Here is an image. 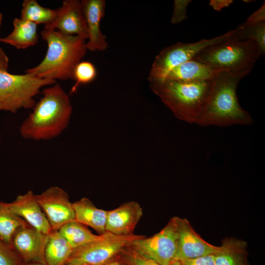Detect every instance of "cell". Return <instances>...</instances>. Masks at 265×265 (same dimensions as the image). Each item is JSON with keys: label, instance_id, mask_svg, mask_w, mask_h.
Instances as JSON below:
<instances>
[{"label": "cell", "instance_id": "cell-1", "mask_svg": "<svg viewBox=\"0 0 265 265\" xmlns=\"http://www.w3.org/2000/svg\"><path fill=\"white\" fill-rule=\"evenodd\" d=\"M249 73L219 72L212 79L204 107L195 124L201 126L247 125L253 122L238 103L237 89Z\"/></svg>", "mask_w": 265, "mask_h": 265}, {"label": "cell", "instance_id": "cell-2", "mask_svg": "<svg viewBox=\"0 0 265 265\" xmlns=\"http://www.w3.org/2000/svg\"><path fill=\"white\" fill-rule=\"evenodd\" d=\"M42 97L19 128L21 136L32 140H48L59 136L69 125L72 106L59 84L44 89Z\"/></svg>", "mask_w": 265, "mask_h": 265}, {"label": "cell", "instance_id": "cell-3", "mask_svg": "<svg viewBox=\"0 0 265 265\" xmlns=\"http://www.w3.org/2000/svg\"><path fill=\"white\" fill-rule=\"evenodd\" d=\"M41 35L48 44L46 54L40 63L26 73L54 80L73 79L75 68L86 53L85 40L55 30L44 29Z\"/></svg>", "mask_w": 265, "mask_h": 265}, {"label": "cell", "instance_id": "cell-4", "mask_svg": "<svg viewBox=\"0 0 265 265\" xmlns=\"http://www.w3.org/2000/svg\"><path fill=\"white\" fill-rule=\"evenodd\" d=\"M212 80L185 82L166 78H148L150 89L176 118L195 124L205 105Z\"/></svg>", "mask_w": 265, "mask_h": 265}, {"label": "cell", "instance_id": "cell-5", "mask_svg": "<svg viewBox=\"0 0 265 265\" xmlns=\"http://www.w3.org/2000/svg\"><path fill=\"white\" fill-rule=\"evenodd\" d=\"M232 36L206 48L193 59L218 71L250 73L261 52L254 42L238 41Z\"/></svg>", "mask_w": 265, "mask_h": 265}, {"label": "cell", "instance_id": "cell-6", "mask_svg": "<svg viewBox=\"0 0 265 265\" xmlns=\"http://www.w3.org/2000/svg\"><path fill=\"white\" fill-rule=\"evenodd\" d=\"M55 83L26 73L14 75L0 70V110L14 113L21 108H33L36 104L34 97L40 89Z\"/></svg>", "mask_w": 265, "mask_h": 265}, {"label": "cell", "instance_id": "cell-7", "mask_svg": "<svg viewBox=\"0 0 265 265\" xmlns=\"http://www.w3.org/2000/svg\"><path fill=\"white\" fill-rule=\"evenodd\" d=\"M178 242L177 218L174 216L158 233L149 238L142 236L128 247L161 265H171L177 260Z\"/></svg>", "mask_w": 265, "mask_h": 265}, {"label": "cell", "instance_id": "cell-8", "mask_svg": "<svg viewBox=\"0 0 265 265\" xmlns=\"http://www.w3.org/2000/svg\"><path fill=\"white\" fill-rule=\"evenodd\" d=\"M235 30L194 43L178 42L162 50L156 55L148 77L163 78L173 68L192 60L206 48L232 36Z\"/></svg>", "mask_w": 265, "mask_h": 265}, {"label": "cell", "instance_id": "cell-9", "mask_svg": "<svg viewBox=\"0 0 265 265\" xmlns=\"http://www.w3.org/2000/svg\"><path fill=\"white\" fill-rule=\"evenodd\" d=\"M141 237L134 234L118 236L106 232L102 239L74 249L65 265H100Z\"/></svg>", "mask_w": 265, "mask_h": 265}, {"label": "cell", "instance_id": "cell-10", "mask_svg": "<svg viewBox=\"0 0 265 265\" xmlns=\"http://www.w3.org/2000/svg\"><path fill=\"white\" fill-rule=\"evenodd\" d=\"M35 197L52 230H58L66 223L75 220L73 203L68 193L61 187L51 186L35 194Z\"/></svg>", "mask_w": 265, "mask_h": 265}, {"label": "cell", "instance_id": "cell-11", "mask_svg": "<svg viewBox=\"0 0 265 265\" xmlns=\"http://www.w3.org/2000/svg\"><path fill=\"white\" fill-rule=\"evenodd\" d=\"M48 235L29 224L20 228L14 234L11 244L24 263L39 262L47 265L44 250Z\"/></svg>", "mask_w": 265, "mask_h": 265}, {"label": "cell", "instance_id": "cell-12", "mask_svg": "<svg viewBox=\"0 0 265 265\" xmlns=\"http://www.w3.org/2000/svg\"><path fill=\"white\" fill-rule=\"evenodd\" d=\"M179 234L177 260L197 258L215 254L222 250L205 241L194 230L186 218L176 216Z\"/></svg>", "mask_w": 265, "mask_h": 265}, {"label": "cell", "instance_id": "cell-13", "mask_svg": "<svg viewBox=\"0 0 265 265\" xmlns=\"http://www.w3.org/2000/svg\"><path fill=\"white\" fill-rule=\"evenodd\" d=\"M46 30L57 29L68 35H77L84 39L88 35L86 22L82 13L81 2L78 0H65L57 9L54 20L44 26Z\"/></svg>", "mask_w": 265, "mask_h": 265}, {"label": "cell", "instance_id": "cell-14", "mask_svg": "<svg viewBox=\"0 0 265 265\" xmlns=\"http://www.w3.org/2000/svg\"><path fill=\"white\" fill-rule=\"evenodd\" d=\"M80 2L88 35L86 49L92 52L104 51L108 44L106 35L101 31L100 24L105 15L106 2L105 0H83Z\"/></svg>", "mask_w": 265, "mask_h": 265}, {"label": "cell", "instance_id": "cell-15", "mask_svg": "<svg viewBox=\"0 0 265 265\" xmlns=\"http://www.w3.org/2000/svg\"><path fill=\"white\" fill-rule=\"evenodd\" d=\"M142 215V208L138 202L125 203L107 212L106 232L118 236L132 235Z\"/></svg>", "mask_w": 265, "mask_h": 265}, {"label": "cell", "instance_id": "cell-16", "mask_svg": "<svg viewBox=\"0 0 265 265\" xmlns=\"http://www.w3.org/2000/svg\"><path fill=\"white\" fill-rule=\"evenodd\" d=\"M7 205L15 214L40 232L48 235L52 231L32 190L18 195L15 200Z\"/></svg>", "mask_w": 265, "mask_h": 265}, {"label": "cell", "instance_id": "cell-17", "mask_svg": "<svg viewBox=\"0 0 265 265\" xmlns=\"http://www.w3.org/2000/svg\"><path fill=\"white\" fill-rule=\"evenodd\" d=\"M73 206L75 220L92 228L100 235L106 233L108 211L98 209L86 197L73 203Z\"/></svg>", "mask_w": 265, "mask_h": 265}, {"label": "cell", "instance_id": "cell-18", "mask_svg": "<svg viewBox=\"0 0 265 265\" xmlns=\"http://www.w3.org/2000/svg\"><path fill=\"white\" fill-rule=\"evenodd\" d=\"M219 72L192 59L173 68L163 78L185 82H199L211 80Z\"/></svg>", "mask_w": 265, "mask_h": 265}, {"label": "cell", "instance_id": "cell-19", "mask_svg": "<svg viewBox=\"0 0 265 265\" xmlns=\"http://www.w3.org/2000/svg\"><path fill=\"white\" fill-rule=\"evenodd\" d=\"M12 32L4 38H0V42L10 44L18 49H25L36 45L38 40L37 25L20 18L13 21Z\"/></svg>", "mask_w": 265, "mask_h": 265}, {"label": "cell", "instance_id": "cell-20", "mask_svg": "<svg viewBox=\"0 0 265 265\" xmlns=\"http://www.w3.org/2000/svg\"><path fill=\"white\" fill-rule=\"evenodd\" d=\"M73 251V248L58 230H52L48 235L44 250L47 265H65Z\"/></svg>", "mask_w": 265, "mask_h": 265}, {"label": "cell", "instance_id": "cell-21", "mask_svg": "<svg viewBox=\"0 0 265 265\" xmlns=\"http://www.w3.org/2000/svg\"><path fill=\"white\" fill-rule=\"evenodd\" d=\"M73 249L102 239L104 234L96 235L84 225L73 220L63 225L58 230Z\"/></svg>", "mask_w": 265, "mask_h": 265}, {"label": "cell", "instance_id": "cell-22", "mask_svg": "<svg viewBox=\"0 0 265 265\" xmlns=\"http://www.w3.org/2000/svg\"><path fill=\"white\" fill-rule=\"evenodd\" d=\"M222 250L214 255V265H244L243 256L246 244L236 238L224 239Z\"/></svg>", "mask_w": 265, "mask_h": 265}, {"label": "cell", "instance_id": "cell-23", "mask_svg": "<svg viewBox=\"0 0 265 265\" xmlns=\"http://www.w3.org/2000/svg\"><path fill=\"white\" fill-rule=\"evenodd\" d=\"M27 223L15 214L7 203L0 202V239L11 247L14 234ZM12 248V247H11Z\"/></svg>", "mask_w": 265, "mask_h": 265}, {"label": "cell", "instance_id": "cell-24", "mask_svg": "<svg viewBox=\"0 0 265 265\" xmlns=\"http://www.w3.org/2000/svg\"><path fill=\"white\" fill-rule=\"evenodd\" d=\"M56 14L57 9L43 7L36 0H25L22 4L20 19L36 25L44 24L46 26L54 20Z\"/></svg>", "mask_w": 265, "mask_h": 265}, {"label": "cell", "instance_id": "cell-25", "mask_svg": "<svg viewBox=\"0 0 265 265\" xmlns=\"http://www.w3.org/2000/svg\"><path fill=\"white\" fill-rule=\"evenodd\" d=\"M232 37L238 41L250 40L257 45L261 55L265 54V22L255 25L244 23L235 29Z\"/></svg>", "mask_w": 265, "mask_h": 265}, {"label": "cell", "instance_id": "cell-26", "mask_svg": "<svg viewBox=\"0 0 265 265\" xmlns=\"http://www.w3.org/2000/svg\"><path fill=\"white\" fill-rule=\"evenodd\" d=\"M97 71L94 65L89 61H80L76 66L74 72L73 80L75 84L70 93H75L80 85L92 81L96 78Z\"/></svg>", "mask_w": 265, "mask_h": 265}, {"label": "cell", "instance_id": "cell-27", "mask_svg": "<svg viewBox=\"0 0 265 265\" xmlns=\"http://www.w3.org/2000/svg\"><path fill=\"white\" fill-rule=\"evenodd\" d=\"M24 264L16 252L0 239V265H22Z\"/></svg>", "mask_w": 265, "mask_h": 265}, {"label": "cell", "instance_id": "cell-28", "mask_svg": "<svg viewBox=\"0 0 265 265\" xmlns=\"http://www.w3.org/2000/svg\"><path fill=\"white\" fill-rule=\"evenodd\" d=\"M121 254L131 265H161L139 255L128 246L121 252Z\"/></svg>", "mask_w": 265, "mask_h": 265}, {"label": "cell", "instance_id": "cell-29", "mask_svg": "<svg viewBox=\"0 0 265 265\" xmlns=\"http://www.w3.org/2000/svg\"><path fill=\"white\" fill-rule=\"evenodd\" d=\"M192 2L191 0H175L174 2V10L171 22L176 24L186 19V7Z\"/></svg>", "mask_w": 265, "mask_h": 265}, {"label": "cell", "instance_id": "cell-30", "mask_svg": "<svg viewBox=\"0 0 265 265\" xmlns=\"http://www.w3.org/2000/svg\"><path fill=\"white\" fill-rule=\"evenodd\" d=\"M214 255L212 254L197 258L179 260L174 262L172 265H214Z\"/></svg>", "mask_w": 265, "mask_h": 265}, {"label": "cell", "instance_id": "cell-31", "mask_svg": "<svg viewBox=\"0 0 265 265\" xmlns=\"http://www.w3.org/2000/svg\"><path fill=\"white\" fill-rule=\"evenodd\" d=\"M265 22V3L256 11L251 14L244 23L246 25H255Z\"/></svg>", "mask_w": 265, "mask_h": 265}, {"label": "cell", "instance_id": "cell-32", "mask_svg": "<svg viewBox=\"0 0 265 265\" xmlns=\"http://www.w3.org/2000/svg\"><path fill=\"white\" fill-rule=\"evenodd\" d=\"M233 2L232 0H211L209 4L216 11H219L228 7Z\"/></svg>", "mask_w": 265, "mask_h": 265}, {"label": "cell", "instance_id": "cell-33", "mask_svg": "<svg viewBox=\"0 0 265 265\" xmlns=\"http://www.w3.org/2000/svg\"><path fill=\"white\" fill-rule=\"evenodd\" d=\"M100 265H131L122 256L121 252Z\"/></svg>", "mask_w": 265, "mask_h": 265}, {"label": "cell", "instance_id": "cell-34", "mask_svg": "<svg viewBox=\"0 0 265 265\" xmlns=\"http://www.w3.org/2000/svg\"><path fill=\"white\" fill-rule=\"evenodd\" d=\"M8 58L3 50L0 47V70L7 71Z\"/></svg>", "mask_w": 265, "mask_h": 265}, {"label": "cell", "instance_id": "cell-35", "mask_svg": "<svg viewBox=\"0 0 265 265\" xmlns=\"http://www.w3.org/2000/svg\"><path fill=\"white\" fill-rule=\"evenodd\" d=\"M22 265H46L41 263L39 262H30L27 263H24Z\"/></svg>", "mask_w": 265, "mask_h": 265}, {"label": "cell", "instance_id": "cell-36", "mask_svg": "<svg viewBox=\"0 0 265 265\" xmlns=\"http://www.w3.org/2000/svg\"><path fill=\"white\" fill-rule=\"evenodd\" d=\"M2 19V15L0 12V26L1 24Z\"/></svg>", "mask_w": 265, "mask_h": 265}, {"label": "cell", "instance_id": "cell-37", "mask_svg": "<svg viewBox=\"0 0 265 265\" xmlns=\"http://www.w3.org/2000/svg\"><path fill=\"white\" fill-rule=\"evenodd\" d=\"M244 2H249V1H252V0H243Z\"/></svg>", "mask_w": 265, "mask_h": 265}, {"label": "cell", "instance_id": "cell-38", "mask_svg": "<svg viewBox=\"0 0 265 265\" xmlns=\"http://www.w3.org/2000/svg\"></svg>", "mask_w": 265, "mask_h": 265}]
</instances>
